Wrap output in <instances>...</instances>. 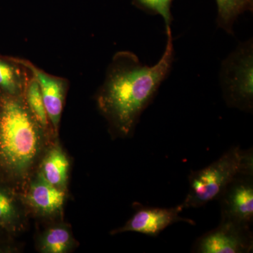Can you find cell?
Segmentation results:
<instances>
[{"label":"cell","instance_id":"obj_1","mask_svg":"<svg viewBox=\"0 0 253 253\" xmlns=\"http://www.w3.org/2000/svg\"><path fill=\"white\" fill-rule=\"evenodd\" d=\"M167 44L156 65L143 64L134 53L122 51L113 58L97 96V104L118 135L134 132L141 114L152 102L174 61L170 27L166 28Z\"/></svg>","mask_w":253,"mask_h":253},{"label":"cell","instance_id":"obj_2","mask_svg":"<svg viewBox=\"0 0 253 253\" xmlns=\"http://www.w3.org/2000/svg\"><path fill=\"white\" fill-rule=\"evenodd\" d=\"M40 125L18 96L0 92V172L22 175L38 155Z\"/></svg>","mask_w":253,"mask_h":253},{"label":"cell","instance_id":"obj_3","mask_svg":"<svg viewBox=\"0 0 253 253\" xmlns=\"http://www.w3.org/2000/svg\"><path fill=\"white\" fill-rule=\"evenodd\" d=\"M253 172V149L232 146L207 167L189 176V192L181 204L184 209L204 206L219 199L226 186L239 173Z\"/></svg>","mask_w":253,"mask_h":253},{"label":"cell","instance_id":"obj_4","mask_svg":"<svg viewBox=\"0 0 253 253\" xmlns=\"http://www.w3.org/2000/svg\"><path fill=\"white\" fill-rule=\"evenodd\" d=\"M220 83L228 106L252 113L253 109V40L241 43L221 63Z\"/></svg>","mask_w":253,"mask_h":253},{"label":"cell","instance_id":"obj_5","mask_svg":"<svg viewBox=\"0 0 253 253\" xmlns=\"http://www.w3.org/2000/svg\"><path fill=\"white\" fill-rule=\"evenodd\" d=\"M251 226L220 219L219 225L196 240L192 248L197 253H249L253 252Z\"/></svg>","mask_w":253,"mask_h":253},{"label":"cell","instance_id":"obj_6","mask_svg":"<svg viewBox=\"0 0 253 253\" xmlns=\"http://www.w3.org/2000/svg\"><path fill=\"white\" fill-rule=\"evenodd\" d=\"M221 219L251 226L253 221V172L239 173L219 199Z\"/></svg>","mask_w":253,"mask_h":253},{"label":"cell","instance_id":"obj_7","mask_svg":"<svg viewBox=\"0 0 253 253\" xmlns=\"http://www.w3.org/2000/svg\"><path fill=\"white\" fill-rule=\"evenodd\" d=\"M183 210L184 208L181 205L169 208L139 206L134 215L124 226L113 231L111 234L136 232L155 237L168 226L180 221L187 223L190 225H195V221L181 217L180 213Z\"/></svg>","mask_w":253,"mask_h":253},{"label":"cell","instance_id":"obj_8","mask_svg":"<svg viewBox=\"0 0 253 253\" xmlns=\"http://www.w3.org/2000/svg\"><path fill=\"white\" fill-rule=\"evenodd\" d=\"M12 59L15 62L26 66L33 73V78L39 84L48 118L56 130L59 127L62 113L65 92L64 81L60 78L46 74L31 63L21 60Z\"/></svg>","mask_w":253,"mask_h":253},{"label":"cell","instance_id":"obj_9","mask_svg":"<svg viewBox=\"0 0 253 253\" xmlns=\"http://www.w3.org/2000/svg\"><path fill=\"white\" fill-rule=\"evenodd\" d=\"M64 191L46 180L42 172L32 182L28 200L32 207L44 214L59 212L64 203Z\"/></svg>","mask_w":253,"mask_h":253},{"label":"cell","instance_id":"obj_10","mask_svg":"<svg viewBox=\"0 0 253 253\" xmlns=\"http://www.w3.org/2000/svg\"><path fill=\"white\" fill-rule=\"evenodd\" d=\"M68 168L67 157L59 146H56L46 154L41 172L50 184L64 191L67 184Z\"/></svg>","mask_w":253,"mask_h":253},{"label":"cell","instance_id":"obj_11","mask_svg":"<svg viewBox=\"0 0 253 253\" xmlns=\"http://www.w3.org/2000/svg\"><path fill=\"white\" fill-rule=\"evenodd\" d=\"M217 26L229 34H234L233 26L238 17L246 11H252L253 0H216Z\"/></svg>","mask_w":253,"mask_h":253},{"label":"cell","instance_id":"obj_12","mask_svg":"<svg viewBox=\"0 0 253 253\" xmlns=\"http://www.w3.org/2000/svg\"><path fill=\"white\" fill-rule=\"evenodd\" d=\"M22 80L12 59L0 56V92L18 96Z\"/></svg>","mask_w":253,"mask_h":253},{"label":"cell","instance_id":"obj_13","mask_svg":"<svg viewBox=\"0 0 253 253\" xmlns=\"http://www.w3.org/2000/svg\"><path fill=\"white\" fill-rule=\"evenodd\" d=\"M72 244L71 234L67 229L56 227L49 229L42 240V251L46 253H66Z\"/></svg>","mask_w":253,"mask_h":253},{"label":"cell","instance_id":"obj_14","mask_svg":"<svg viewBox=\"0 0 253 253\" xmlns=\"http://www.w3.org/2000/svg\"><path fill=\"white\" fill-rule=\"evenodd\" d=\"M26 100L30 112L40 126L46 127L48 125V116L42 96L41 89L34 78L29 82L26 91Z\"/></svg>","mask_w":253,"mask_h":253},{"label":"cell","instance_id":"obj_15","mask_svg":"<svg viewBox=\"0 0 253 253\" xmlns=\"http://www.w3.org/2000/svg\"><path fill=\"white\" fill-rule=\"evenodd\" d=\"M18 214L9 191L0 185V227L6 232L16 229Z\"/></svg>","mask_w":253,"mask_h":253},{"label":"cell","instance_id":"obj_16","mask_svg":"<svg viewBox=\"0 0 253 253\" xmlns=\"http://www.w3.org/2000/svg\"><path fill=\"white\" fill-rule=\"evenodd\" d=\"M172 0H132V4L149 14L160 15L166 23V27H170L172 21L171 5Z\"/></svg>","mask_w":253,"mask_h":253}]
</instances>
